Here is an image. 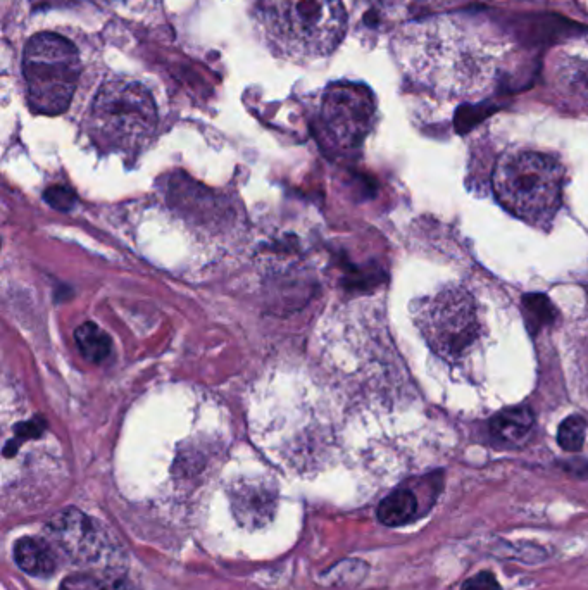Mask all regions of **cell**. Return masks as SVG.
I'll return each instance as SVG.
<instances>
[{"label":"cell","instance_id":"obj_1","mask_svg":"<svg viewBox=\"0 0 588 590\" xmlns=\"http://www.w3.org/2000/svg\"><path fill=\"white\" fill-rule=\"evenodd\" d=\"M259 18L275 51L294 61L332 54L347 25L342 0H261Z\"/></svg>","mask_w":588,"mask_h":590},{"label":"cell","instance_id":"obj_2","mask_svg":"<svg viewBox=\"0 0 588 590\" xmlns=\"http://www.w3.org/2000/svg\"><path fill=\"white\" fill-rule=\"evenodd\" d=\"M156 128V102L145 85L116 78L99 88L88 114V130L99 147L137 154L151 142Z\"/></svg>","mask_w":588,"mask_h":590},{"label":"cell","instance_id":"obj_3","mask_svg":"<svg viewBox=\"0 0 588 590\" xmlns=\"http://www.w3.org/2000/svg\"><path fill=\"white\" fill-rule=\"evenodd\" d=\"M564 173L561 164L540 152H514L499 159L492 185L509 213L530 225H545L561 204Z\"/></svg>","mask_w":588,"mask_h":590},{"label":"cell","instance_id":"obj_4","mask_svg":"<svg viewBox=\"0 0 588 590\" xmlns=\"http://www.w3.org/2000/svg\"><path fill=\"white\" fill-rule=\"evenodd\" d=\"M413 38L423 45V54L413 56L411 70L420 78L423 75L433 87L466 92L478 88L485 78H492V59L480 54V45L452 21L423 23Z\"/></svg>","mask_w":588,"mask_h":590},{"label":"cell","instance_id":"obj_5","mask_svg":"<svg viewBox=\"0 0 588 590\" xmlns=\"http://www.w3.org/2000/svg\"><path fill=\"white\" fill-rule=\"evenodd\" d=\"M23 73L33 111L45 116L63 114L82 75L80 52L68 38L38 33L26 44Z\"/></svg>","mask_w":588,"mask_h":590},{"label":"cell","instance_id":"obj_6","mask_svg":"<svg viewBox=\"0 0 588 590\" xmlns=\"http://www.w3.org/2000/svg\"><path fill=\"white\" fill-rule=\"evenodd\" d=\"M418 327L438 358L452 365L475 351L482 333L475 299L463 289H444L423 299Z\"/></svg>","mask_w":588,"mask_h":590},{"label":"cell","instance_id":"obj_7","mask_svg":"<svg viewBox=\"0 0 588 590\" xmlns=\"http://www.w3.org/2000/svg\"><path fill=\"white\" fill-rule=\"evenodd\" d=\"M375 114V97L363 83H333L323 94L321 123L338 149H356L363 144Z\"/></svg>","mask_w":588,"mask_h":590},{"label":"cell","instance_id":"obj_8","mask_svg":"<svg viewBox=\"0 0 588 590\" xmlns=\"http://www.w3.org/2000/svg\"><path fill=\"white\" fill-rule=\"evenodd\" d=\"M52 547L73 563H94L106 553V539L94 520L76 508L57 513L47 523Z\"/></svg>","mask_w":588,"mask_h":590},{"label":"cell","instance_id":"obj_9","mask_svg":"<svg viewBox=\"0 0 588 590\" xmlns=\"http://www.w3.org/2000/svg\"><path fill=\"white\" fill-rule=\"evenodd\" d=\"M14 559L23 572L47 578L57 570L56 554L51 542L38 537H23L14 544Z\"/></svg>","mask_w":588,"mask_h":590},{"label":"cell","instance_id":"obj_10","mask_svg":"<svg viewBox=\"0 0 588 590\" xmlns=\"http://www.w3.org/2000/svg\"><path fill=\"white\" fill-rule=\"evenodd\" d=\"M233 508L242 523L261 525L273 516L275 496L264 485H242L233 492Z\"/></svg>","mask_w":588,"mask_h":590},{"label":"cell","instance_id":"obj_11","mask_svg":"<svg viewBox=\"0 0 588 590\" xmlns=\"http://www.w3.org/2000/svg\"><path fill=\"white\" fill-rule=\"evenodd\" d=\"M420 513L418 497L414 496L413 490L397 489L385 497L378 509L376 516L385 527H402L407 525Z\"/></svg>","mask_w":588,"mask_h":590},{"label":"cell","instance_id":"obj_12","mask_svg":"<svg viewBox=\"0 0 588 590\" xmlns=\"http://www.w3.org/2000/svg\"><path fill=\"white\" fill-rule=\"evenodd\" d=\"M533 423L535 418L530 409H506L494 416V420L490 423V430L494 437L506 444H520L521 440H525L532 432Z\"/></svg>","mask_w":588,"mask_h":590},{"label":"cell","instance_id":"obj_13","mask_svg":"<svg viewBox=\"0 0 588 590\" xmlns=\"http://www.w3.org/2000/svg\"><path fill=\"white\" fill-rule=\"evenodd\" d=\"M75 342L80 352H82L83 358L99 365L104 359L109 356L111 352V339L101 327H97L95 323H83L80 327L76 328Z\"/></svg>","mask_w":588,"mask_h":590},{"label":"cell","instance_id":"obj_14","mask_svg":"<svg viewBox=\"0 0 588 590\" xmlns=\"http://www.w3.org/2000/svg\"><path fill=\"white\" fill-rule=\"evenodd\" d=\"M59 590H132L125 578L104 572L73 573L64 578Z\"/></svg>","mask_w":588,"mask_h":590},{"label":"cell","instance_id":"obj_15","mask_svg":"<svg viewBox=\"0 0 588 590\" xmlns=\"http://www.w3.org/2000/svg\"><path fill=\"white\" fill-rule=\"evenodd\" d=\"M585 434H587V423L582 416H570L561 423L557 442L564 451H582L583 444H585Z\"/></svg>","mask_w":588,"mask_h":590},{"label":"cell","instance_id":"obj_16","mask_svg":"<svg viewBox=\"0 0 588 590\" xmlns=\"http://www.w3.org/2000/svg\"><path fill=\"white\" fill-rule=\"evenodd\" d=\"M45 199L51 204L52 208L59 209V211H69V209L73 208L76 197L73 190L56 185V187H52V189L45 192Z\"/></svg>","mask_w":588,"mask_h":590},{"label":"cell","instance_id":"obj_17","mask_svg":"<svg viewBox=\"0 0 588 590\" xmlns=\"http://www.w3.org/2000/svg\"><path fill=\"white\" fill-rule=\"evenodd\" d=\"M461 590H502V587L494 573L480 572L468 578Z\"/></svg>","mask_w":588,"mask_h":590},{"label":"cell","instance_id":"obj_18","mask_svg":"<svg viewBox=\"0 0 588 590\" xmlns=\"http://www.w3.org/2000/svg\"><path fill=\"white\" fill-rule=\"evenodd\" d=\"M525 304L526 311L532 314V321H537L538 314L542 318V323L549 321V318H551V304L542 295H530V297H526Z\"/></svg>","mask_w":588,"mask_h":590},{"label":"cell","instance_id":"obj_19","mask_svg":"<svg viewBox=\"0 0 588 590\" xmlns=\"http://www.w3.org/2000/svg\"><path fill=\"white\" fill-rule=\"evenodd\" d=\"M111 2H125V0H111Z\"/></svg>","mask_w":588,"mask_h":590}]
</instances>
